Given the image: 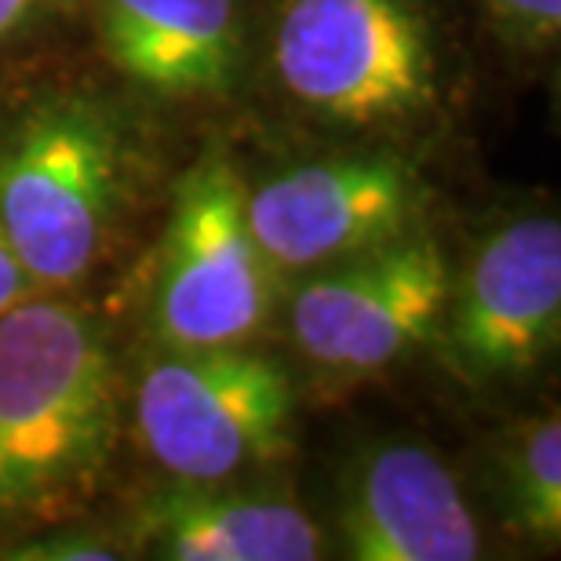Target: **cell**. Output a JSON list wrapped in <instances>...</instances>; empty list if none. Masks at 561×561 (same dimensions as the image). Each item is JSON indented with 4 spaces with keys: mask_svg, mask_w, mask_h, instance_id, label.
<instances>
[{
    "mask_svg": "<svg viewBox=\"0 0 561 561\" xmlns=\"http://www.w3.org/2000/svg\"><path fill=\"white\" fill-rule=\"evenodd\" d=\"M99 48L139 92L164 103L227 99L241 81L238 0H88Z\"/></svg>",
    "mask_w": 561,
    "mask_h": 561,
    "instance_id": "obj_10",
    "label": "cell"
},
{
    "mask_svg": "<svg viewBox=\"0 0 561 561\" xmlns=\"http://www.w3.org/2000/svg\"><path fill=\"white\" fill-rule=\"evenodd\" d=\"M77 0H0V55L66 19Z\"/></svg>",
    "mask_w": 561,
    "mask_h": 561,
    "instance_id": "obj_15",
    "label": "cell"
},
{
    "mask_svg": "<svg viewBox=\"0 0 561 561\" xmlns=\"http://www.w3.org/2000/svg\"><path fill=\"white\" fill-rule=\"evenodd\" d=\"M131 426L172 481L227 485L296 445V379L244 346H161L131 387Z\"/></svg>",
    "mask_w": 561,
    "mask_h": 561,
    "instance_id": "obj_4",
    "label": "cell"
},
{
    "mask_svg": "<svg viewBox=\"0 0 561 561\" xmlns=\"http://www.w3.org/2000/svg\"><path fill=\"white\" fill-rule=\"evenodd\" d=\"M561 335V227L518 216L492 230L453 274L437 351L459 383L514 387L554 354Z\"/></svg>",
    "mask_w": 561,
    "mask_h": 561,
    "instance_id": "obj_8",
    "label": "cell"
},
{
    "mask_svg": "<svg viewBox=\"0 0 561 561\" xmlns=\"http://www.w3.org/2000/svg\"><path fill=\"white\" fill-rule=\"evenodd\" d=\"M426 208L431 190L416 164L383 146L313 157L244 194L249 227L277 280H296L426 227Z\"/></svg>",
    "mask_w": 561,
    "mask_h": 561,
    "instance_id": "obj_7",
    "label": "cell"
},
{
    "mask_svg": "<svg viewBox=\"0 0 561 561\" xmlns=\"http://www.w3.org/2000/svg\"><path fill=\"white\" fill-rule=\"evenodd\" d=\"M485 26L518 59H547L558 51L561 0H478Z\"/></svg>",
    "mask_w": 561,
    "mask_h": 561,
    "instance_id": "obj_13",
    "label": "cell"
},
{
    "mask_svg": "<svg viewBox=\"0 0 561 561\" xmlns=\"http://www.w3.org/2000/svg\"><path fill=\"white\" fill-rule=\"evenodd\" d=\"M136 183V136L103 95H41L0 131V222L41 291H73L103 271Z\"/></svg>",
    "mask_w": 561,
    "mask_h": 561,
    "instance_id": "obj_2",
    "label": "cell"
},
{
    "mask_svg": "<svg viewBox=\"0 0 561 561\" xmlns=\"http://www.w3.org/2000/svg\"><path fill=\"white\" fill-rule=\"evenodd\" d=\"M125 420L117 346L73 291L0 313V540L66 525L114 463Z\"/></svg>",
    "mask_w": 561,
    "mask_h": 561,
    "instance_id": "obj_1",
    "label": "cell"
},
{
    "mask_svg": "<svg viewBox=\"0 0 561 561\" xmlns=\"http://www.w3.org/2000/svg\"><path fill=\"white\" fill-rule=\"evenodd\" d=\"M128 547L168 561H313L324 533L291 500L172 481L131 507Z\"/></svg>",
    "mask_w": 561,
    "mask_h": 561,
    "instance_id": "obj_11",
    "label": "cell"
},
{
    "mask_svg": "<svg viewBox=\"0 0 561 561\" xmlns=\"http://www.w3.org/2000/svg\"><path fill=\"white\" fill-rule=\"evenodd\" d=\"M277 92L318 125L405 136L442 117L445 51L420 0H280Z\"/></svg>",
    "mask_w": 561,
    "mask_h": 561,
    "instance_id": "obj_3",
    "label": "cell"
},
{
    "mask_svg": "<svg viewBox=\"0 0 561 561\" xmlns=\"http://www.w3.org/2000/svg\"><path fill=\"white\" fill-rule=\"evenodd\" d=\"M496 496L514 536L536 547L561 540V420L558 409L514 423L496 445Z\"/></svg>",
    "mask_w": 561,
    "mask_h": 561,
    "instance_id": "obj_12",
    "label": "cell"
},
{
    "mask_svg": "<svg viewBox=\"0 0 561 561\" xmlns=\"http://www.w3.org/2000/svg\"><path fill=\"white\" fill-rule=\"evenodd\" d=\"M249 183L227 153L179 179L153 260L150 321L161 346H244L266 329L277 274L249 227Z\"/></svg>",
    "mask_w": 561,
    "mask_h": 561,
    "instance_id": "obj_6",
    "label": "cell"
},
{
    "mask_svg": "<svg viewBox=\"0 0 561 561\" xmlns=\"http://www.w3.org/2000/svg\"><path fill=\"white\" fill-rule=\"evenodd\" d=\"M453 266L426 227L296 277L288 335L324 383L351 387L390 373L434 343Z\"/></svg>",
    "mask_w": 561,
    "mask_h": 561,
    "instance_id": "obj_5",
    "label": "cell"
},
{
    "mask_svg": "<svg viewBox=\"0 0 561 561\" xmlns=\"http://www.w3.org/2000/svg\"><path fill=\"white\" fill-rule=\"evenodd\" d=\"M8 547L11 551H0V558H15V561H114L121 558V551L106 536L70 529V522L19 536V540H8Z\"/></svg>",
    "mask_w": 561,
    "mask_h": 561,
    "instance_id": "obj_14",
    "label": "cell"
},
{
    "mask_svg": "<svg viewBox=\"0 0 561 561\" xmlns=\"http://www.w3.org/2000/svg\"><path fill=\"white\" fill-rule=\"evenodd\" d=\"M33 296H41L37 280L22 266L15 244H11L4 222H0V313H8L11 307H19V302H26Z\"/></svg>",
    "mask_w": 561,
    "mask_h": 561,
    "instance_id": "obj_16",
    "label": "cell"
},
{
    "mask_svg": "<svg viewBox=\"0 0 561 561\" xmlns=\"http://www.w3.org/2000/svg\"><path fill=\"white\" fill-rule=\"evenodd\" d=\"M340 547L354 561H470L481 529L459 478L434 448L383 442L357 459L340 511Z\"/></svg>",
    "mask_w": 561,
    "mask_h": 561,
    "instance_id": "obj_9",
    "label": "cell"
}]
</instances>
